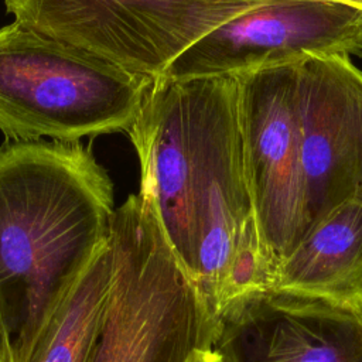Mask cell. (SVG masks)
<instances>
[{
  "label": "cell",
  "instance_id": "cell-5",
  "mask_svg": "<svg viewBox=\"0 0 362 362\" xmlns=\"http://www.w3.org/2000/svg\"><path fill=\"white\" fill-rule=\"evenodd\" d=\"M266 0H4L8 14L157 79L198 40Z\"/></svg>",
  "mask_w": 362,
  "mask_h": 362
},
{
  "label": "cell",
  "instance_id": "cell-15",
  "mask_svg": "<svg viewBox=\"0 0 362 362\" xmlns=\"http://www.w3.org/2000/svg\"><path fill=\"white\" fill-rule=\"evenodd\" d=\"M325 1L338 3V4L348 6V7H352V8H355V10L362 11V0H325Z\"/></svg>",
  "mask_w": 362,
  "mask_h": 362
},
{
  "label": "cell",
  "instance_id": "cell-14",
  "mask_svg": "<svg viewBox=\"0 0 362 362\" xmlns=\"http://www.w3.org/2000/svg\"><path fill=\"white\" fill-rule=\"evenodd\" d=\"M346 300H351L354 303H356L361 308H362V273L358 276V279L354 281V284L351 286V288L348 290Z\"/></svg>",
  "mask_w": 362,
  "mask_h": 362
},
{
  "label": "cell",
  "instance_id": "cell-7",
  "mask_svg": "<svg viewBox=\"0 0 362 362\" xmlns=\"http://www.w3.org/2000/svg\"><path fill=\"white\" fill-rule=\"evenodd\" d=\"M331 55L362 57V11L325 0H266L198 40L160 78H236Z\"/></svg>",
  "mask_w": 362,
  "mask_h": 362
},
{
  "label": "cell",
  "instance_id": "cell-2",
  "mask_svg": "<svg viewBox=\"0 0 362 362\" xmlns=\"http://www.w3.org/2000/svg\"><path fill=\"white\" fill-rule=\"evenodd\" d=\"M113 182L79 141L0 146V301L14 362L106 240Z\"/></svg>",
  "mask_w": 362,
  "mask_h": 362
},
{
  "label": "cell",
  "instance_id": "cell-4",
  "mask_svg": "<svg viewBox=\"0 0 362 362\" xmlns=\"http://www.w3.org/2000/svg\"><path fill=\"white\" fill-rule=\"evenodd\" d=\"M109 238L115 277L92 362H189L212 346L216 318L141 192L115 209Z\"/></svg>",
  "mask_w": 362,
  "mask_h": 362
},
{
  "label": "cell",
  "instance_id": "cell-10",
  "mask_svg": "<svg viewBox=\"0 0 362 362\" xmlns=\"http://www.w3.org/2000/svg\"><path fill=\"white\" fill-rule=\"evenodd\" d=\"M362 273V191L317 223L277 267L273 288L345 298Z\"/></svg>",
  "mask_w": 362,
  "mask_h": 362
},
{
  "label": "cell",
  "instance_id": "cell-11",
  "mask_svg": "<svg viewBox=\"0 0 362 362\" xmlns=\"http://www.w3.org/2000/svg\"><path fill=\"white\" fill-rule=\"evenodd\" d=\"M113 277L115 253L107 235L41 331L27 362H92Z\"/></svg>",
  "mask_w": 362,
  "mask_h": 362
},
{
  "label": "cell",
  "instance_id": "cell-12",
  "mask_svg": "<svg viewBox=\"0 0 362 362\" xmlns=\"http://www.w3.org/2000/svg\"><path fill=\"white\" fill-rule=\"evenodd\" d=\"M0 362H14L11 337L4 318L1 301H0Z\"/></svg>",
  "mask_w": 362,
  "mask_h": 362
},
{
  "label": "cell",
  "instance_id": "cell-3",
  "mask_svg": "<svg viewBox=\"0 0 362 362\" xmlns=\"http://www.w3.org/2000/svg\"><path fill=\"white\" fill-rule=\"evenodd\" d=\"M153 83L17 20L0 27V132L11 141L127 132Z\"/></svg>",
  "mask_w": 362,
  "mask_h": 362
},
{
  "label": "cell",
  "instance_id": "cell-13",
  "mask_svg": "<svg viewBox=\"0 0 362 362\" xmlns=\"http://www.w3.org/2000/svg\"><path fill=\"white\" fill-rule=\"evenodd\" d=\"M189 362H233V361L226 352L215 346H209L195 352Z\"/></svg>",
  "mask_w": 362,
  "mask_h": 362
},
{
  "label": "cell",
  "instance_id": "cell-9",
  "mask_svg": "<svg viewBox=\"0 0 362 362\" xmlns=\"http://www.w3.org/2000/svg\"><path fill=\"white\" fill-rule=\"evenodd\" d=\"M298 117L310 232L362 191V71L351 57L300 61Z\"/></svg>",
  "mask_w": 362,
  "mask_h": 362
},
{
  "label": "cell",
  "instance_id": "cell-8",
  "mask_svg": "<svg viewBox=\"0 0 362 362\" xmlns=\"http://www.w3.org/2000/svg\"><path fill=\"white\" fill-rule=\"evenodd\" d=\"M212 346L233 362H362V308L308 291L250 290L216 315Z\"/></svg>",
  "mask_w": 362,
  "mask_h": 362
},
{
  "label": "cell",
  "instance_id": "cell-6",
  "mask_svg": "<svg viewBox=\"0 0 362 362\" xmlns=\"http://www.w3.org/2000/svg\"><path fill=\"white\" fill-rule=\"evenodd\" d=\"M298 64L236 76L245 173L270 286L308 233L298 117Z\"/></svg>",
  "mask_w": 362,
  "mask_h": 362
},
{
  "label": "cell",
  "instance_id": "cell-1",
  "mask_svg": "<svg viewBox=\"0 0 362 362\" xmlns=\"http://www.w3.org/2000/svg\"><path fill=\"white\" fill-rule=\"evenodd\" d=\"M140 191L216 315L264 283L267 264L245 173L232 76L154 79L127 130Z\"/></svg>",
  "mask_w": 362,
  "mask_h": 362
}]
</instances>
